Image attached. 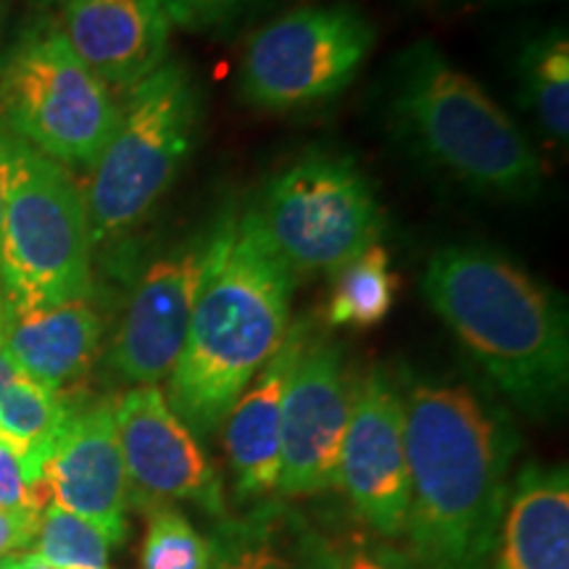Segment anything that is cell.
Masks as SVG:
<instances>
[{
  "mask_svg": "<svg viewBox=\"0 0 569 569\" xmlns=\"http://www.w3.org/2000/svg\"><path fill=\"white\" fill-rule=\"evenodd\" d=\"M130 501H190L206 515L224 517L222 482L190 427L169 407L159 386H134L113 403Z\"/></svg>",
  "mask_w": 569,
  "mask_h": 569,
  "instance_id": "7c38bea8",
  "label": "cell"
},
{
  "mask_svg": "<svg viewBox=\"0 0 569 569\" xmlns=\"http://www.w3.org/2000/svg\"><path fill=\"white\" fill-rule=\"evenodd\" d=\"M211 569H327L322 530L288 507H261L211 538Z\"/></svg>",
  "mask_w": 569,
  "mask_h": 569,
  "instance_id": "d6986e66",
  "label": "cell"
},
{
  "mask_svg": "<svg viewBox=\"0 0 569 569\" xmlns=\"http://www.w3.org/2000/svg\"><path fill=\"white\" fill-rule=\"evenodd\" d=\"M67 411L69 407L61 396L27 375H19L11 386L0 390V443L19 459L32 486H42V465L51 453Z\"/></svg>",
  "mask_w": 569,
  "mask_h": 569,
  "instance_id": "ffe728a7",
  "label": "cell"
},
{
  "mask_svg": "<svg viewBox=\"0 0 569 569\" xmlns=\"http://www.w3.org/2000/svg\"><path fill=\"white\" fill-rule=\"evenodd\" d=\"M9 17H11V0H0V46H3L6 24H9Z\"/></svg>",
  "mask_w": 569,
  "mask_h": 569,
  "instance_id": "1f68e13d",
  "label": "cell"
},
{
  "mask_svg": "<svg viewBox=\"0 0 569 569\" xmlns=\"http://www.w3.org/2000/svg\"><path fill=\"white\" fill-rule=\"evenodd\" d=\"M422 293L519 411L546 419L565 409L569 317L549 284L490 248L448 246L427 261Z\"/></svg>",
  "mask_w": 569,
  "mask_h": 569,
  "instance_id": "3957f363",
  "label": "cell"
},
{
  "mask_svg": "<svg viewBox=\"0 0 569 569\" xmlns=\"http://www.w3.org/2000/svg\"><path fill=\"white\" fill-rule=\"evenodd\" d=\"M0 569H9V567H6V565H3V561H0Z\"/></svg>",
  "mask_w": 569,
  "mask_h": 569,
  "instance_id": "e575fe53",
  "label": "cell"
},
{
  "mask_svg": "<svg viewBox=\"0 0 569 569\" xmlns=\"http://www.w3.org/2000/svg\"><path fill=\"white\" fill-rule=\"evenodd\" d=\"M19 375H24V372H21V369L17 367V361L11 359V353L6 351L3 338H0V390H3L6 386H11Z\"/></svg>",
  "mask_w": 569,
  "mask_h": 569,
  "instance_id": "f1b7e54d",
  "label": "cell"
},
{
  "mask_svg": "<svg viewBox=\"0 0 569 569\" xmlns=\"http://www.w3.org/2000/svg\"><path fill=\"white\" fill-rule=\"evenodd\" d=\"M140 569H211V540L180 509L156 503L148 511Z\"/></svg>",
  "mask_w": 569,
  "mask_h": 569,
  "instance_id": "cb8c5ba5",
  "label": "cell"
},
{
  "mask_svg": "<svg viewBox=\"0 0 569 569\" xmlns=\"http://www.w3.org/2000/svg\"><path fill=\"white\" fill-rule=\"evenodd\" d=\"M40 517L0 511V559L30 551Z\"/></svg>",
  "mask_w": 569,
  "mask_h": 569,
  "instance_id": "83f0119b",
  "label": "cell"
},
{
  "mask_svg": "<svg viewBox=\"0 0 569 569\" xmlns=\"http://www.w3.org/2000/svg\"><path fill=\"white\" fill-rule=\"evenodd\" d=\"M322 536L327 569H419L407 546L380 538L365 525Z\"/></svg>",
  "mask_w": 569,
  "mask_h": 569,
  "instance_id": "d4e9b609",
  "label": "cell"
},
{
  "mask_svg": "<svg viewBox=\"0 0 569 569\" xmlns=\"http://www.w3.org/2000/svg\"><path fill=\"white\" fill-rule=\"evenodd\" d=\"M407 549L419 569H486L511 493L517 432L465 382H403Z\"/></svg>",
  "mask_w": 569,
  "mask_h": 569,
  "instance_id": "6da1fadb",
  "label": "cell"
},
{
  "mask_svg": "<svg viewBox=\"0 0 569 569\" xmlns=\"http://www.w3.org/2000/svg\"><path fill=\"white\" fill-rule=\"evenodd\" d=\"M32 6H38V9H51V6L61 3V0H30Z\"/></svg>",
  "mask_w": 569,
  "mask_h": 569,
  "instance_id": "836d02e7",
  "label": "cell"
},
{
  "mask_svg": "<svg viewBox=\"0 0 569 569\" xmlns=\"http://www.w3.org/2000/svg\"><path fill=\"white\" fill-rule=\"evenodd\" d=\"M206 234L161 253L134 284L109 348V367L132 386L169 380L188 338L203 274Z\"/></svg>",
  "mask_w": 569,
  "mask_h": 569,
  "instance_id": "4fadbf2b",
  "label": "cell"
},
{
  "mask_svg": "<svg viewBox=\"0 0 569 569\" xmlns=\"http://www.w3.org/2000/svg\"><path fill=\"white\" fill-rule=\"evenodd\" d=\"M117 119L113 92L71 51L59 21L27 27L0 63V122L61 167L90 169Z\"/></svg>",
  "mask_w": 569,
  "mask_h": 569,
  "instance_id": "52a82bcc",
  "label": "cell"
},
{
  "mask_svg": "<svg viewBox=\"0 0 569 569\" xmlns=\"http://www.w3.org/2000/svg\"><path fill=\"white\" fill-rule=\"evenodd\" d=\"M375 40L372 19L343 0L282 13L248 40L238 74L240 101L261 111L330 101L356 80Z\"/></svg>",
  "mask_w": 569,
  "mask_h": 569,
  "instance_id": "9c48e42d",
  "label": "cell"
},
{
  "mask_svg": "<svg viewBox=\"0 0 569 569\" xmlns=\"http://www.w3.org/2000/svg\"><path fill=\"white\" fill-rule=\"evenodd\" d=\"M48 503L53 501L46 482H42V486H32V482L27 480L19 459L0 443V511L40 517Z\"/></svg>",
  "mask_w": 569,
  "mask_h": 569,
  "instance_id": "4316f807",
  "label": "cell"
},
{
  "mask_svg": "<svg viewBox=\"0 0 569 569\" xmlns=\"http://www.w3.org/2000/svg\"><path fill=\"white\" fill-rule=\"evenodd\" d=\"M296 277L269 251L248 211L206 234L203 274L167 401L193 436H211L290 330Z\"/></svg>",
  "mask_w": 569,
  "mask_h": 569,
  "instance_id": "7a4b0ae2",
  "label": "cell"
},
{
  "mask_svg": "<svg viewBox=\"0 0 569 569\" xmlns=\"http://www.w3.org/2000/svg\"><path fill=\"white\" fill-rule=\"evenodd\" d=\"M390 77V119L419 159L480 196L522 201L540 193L546 169L536 148L438 46L403 48Z\"/></svg>",
  "mask_w": 569,
  "mask_h": 569,
  "instance_id": "277c9868",
  "label": "cell"
},
{
  "mask_svg": "<svg viewBox=\"0 0 569 569\" xmlns=\"http://www.w3.org/2000/svg\"><path fill=\"white\" fill-rule=\"evenodd\" d=\"M0 288L3 309H42L90 296V222L69 169L0 122Z\"/></svg>",
  "mask_w": 569,
  "mask_h": 569,
  "instance_id": "5b68a950",
  "label": "cell"
},
{
  "mask_svg": "<svg viewBox=\"0 0 569 569\" xmlns=\"http://www.w3.org/2000/svg\"><path fill=\"white\" fill-rule=\"evenodd\" d=\"M201 122V90L182 61L167 59L124 92L84 190L92 246L132 232L180 174Z\"/></svg>",
  "mask_w": 569,
  "mask_h": 569,
  "instance_id": "8992f818",
  "label": "cell"
},
{
  "mask_svg": "<svg viewBox=\"0 0 569 569\" xmlns=\"http://www.w3.org/2000/svg\"><path fill=\"white\" fill-rule=\"evenodd\" d=\"M0 227H3V203H0ZM0 327H3V288H0Z\"/></svg>",
  "mask_w": 569,
  "mask_h": 569,
  "instance_id": "d6a6232c",
  "label": "cell"
},
{
  "mask_svg": "<svg viewBox=\"0 0 569 569\" xmlns=\"http://www.w3.org/2000/svg\"><path fill=\"white\" fill-rule=\"evenodd\" d=\"M3 561L6 567L9 569H56V567H51V565H42V561H38V559H32L30 553H11V557H6V559H0Z\"/></svg>",
  "mask_w": 569,
  "mask_h": 569,
  "instance_id": "f546056e",
  "label": "cell"
},
{
  "mask_svg": "<svg viewBox=\"0 0 569 569\" xmlns=\"http://www.w3.org/2000/svg\"><path fill=\"white\" fill-rule=\"evenodd\" d=\"M172 27L188 32L224 30L253 9L259 0H159Z\"/></svg>",
  "mask_w": 569,
  "mask_h": 569,
  "instance_id": "484cf974",
  "label": "cell"
},
{
  "mask_svg": "<svg viewBox=\"0 0 569 569\" xmlns=\"http://www.w3.org/2000/svg\"><path fill=\"white\" fill-rule=\"evenodd\" d=\"M493 553V569H569V475L565 465L519 469Z\"/></svg>",
  "mask_w": 569,
  "mask_h": 569,
  "instance_id": "ac0fdd59",
  "label": "cell"
},
{
  "mask_svg": "<svg viewBox=\"0 0 569 569\" xmlns=\"http://www.w3.org/2000/svg\"><path fill=\"white\" fill-rule=\"evenodd\" d=\"M306 338V322L290 327L280 351L253 377L224 417V453L240 501H264L280 482L282 398Z\"/></svg>",
  "mask_w": 569,
  "mask_h": 569,
  "instance_id": "2e32d148",
  "label": "cell"
},
{
  "mask_svg": "<svg viewBox=\"0 0 569 569\" xmlns=\"http://www.w3.org/2000/svg\"><path fill=\"white\" fill-rule=\"evenodd\" d=\"M42 482L56 507L90 522L111 546L124 543L130 486L111 401L67 411L42 465Z\"/></svg>",
  "mask_w": 569,
  "mask_h": 569,
  "instance_id": "5bb4252c",
  "label": "cell"
},
{
  "mask_svg": "<svg viewBox=\"0 0 569 569\" xmlns=\"http://www.w3.org/2000/svg\"><path fill=\"white\" fill-rule=\"evenodd\" d=\"M0 336L21 372L61 396L90 372L103 322L82 298L42 309H3Z\"/></svg>",
  "mask_w": 569,
  "mask_h": 569,
  "instance_id": "e0dca14e",
  "label": "cell"
},
{
  "mask_svg": "<svg viewBox=\"0 0 569 569\" xmlns=\"http://www.w3.org/2000/svg\"><path fill=\"white\" fill-rule=\"evenodd\" d=\"M353 386L340 346L303 340L282 398V498H309L338 486L340 446L351 417Z\"/></svg>",
  "mask_w": 569,
  "mask_h": 569,
  "instance_id": "8fae6325",
  "label": "cell"
},
{
  "mask_svg": "<svg viewBox=\"0 0 569 569\" xmlns=\"http://www.w3.org/2000/svg\"><path fill=\"white\" fill-rule=\"evenodd\" d=\"M248 217L296 280L340 272L386 230L372 182L330 153L303 156L274 174Z\"/></svg>",
  "mask_w": 569,
  "mask_h": 569,
  "instance_id": "ba28073f",
  "label": "cell"
},
{
  "mask_svg": "<svg viewBox=\"0 0 569 569\" xmlns=\"http://www.w3.org/2000/svg\"><path fill=\"white\" fill-rule=\"evenodd\" d=\"M336 488L343 490L365 528L388 540L407 536L409 467L403 443V393L388 369H369L359 386H353Z\"/></svg>",
  "mask_w": 569,
  "mask_h": 569,
  "instance_id": "30bf717a",
  "label": "cell"
},
{
  "mask_svg": "<svg viewBox=\"0 0 569 569\" xmlns=\"http://www.w3.org/2000/svg\"><path fill=\"white\" fill-rule=\"evenodd\" d=\"M63 38L111 92H127L169 59L172 21L159 0H61Z\"/></svg>",
  "mask_w": 569,
  "mask_h": 569,
  "instance_id": "9a60e30c",
  "label": "cell"
},
{
  "mask_svg": "<svg viewBox=\"0 0 569 569\" xmlns=\"http://www.w3.org/2000/svg\"><path fill=\"white\" fill-rule=\"evenodd\" d=\"M482 6H536V3H549V0H478Z\"/></svg>",
  "mask_w": 569,
  "mask_h": 569,
  "instance_id": "4dcf8cb0",
  "label": "cell"
},
{
  "mask_svg": "<svg viewBox=\"0 0 569 569\" xmlns=\"http://www.w3.org/2000/svg\"><path fill=\"white\" fill-rule=\"evenodd\" d=\"M519 96L553 142L569 138V38L565 27L538 34L519 56Z\"/></svg>",
  "mask_w": 569,
  "mask_h": 569,
  "instance_id": "44dd1931",
  "label": "cell"
},
{
  "mask_svg": "<svg viewBox=\"0 0 569 569\" xmlns=\"http://www.w3.org/2000/svg\"><path fill=\"white\" fill-rule=\"evenodd\" d=\"M398 280L390 269V253L380 243L369 246L365 253L336 272L327 322L332 327H367L380 325L396 303Z\"/></svg>",
  "mask_w": 569,
  "mask_h": 569,
  "instance_id": "7402d4cb",
  "label": "cell"
},
{
  "mask_svg": "<svg viewBox=\"0 0 569 569\" xmlns=\"http://www.w3.org/2000/svg\"><path fill=\"white\" fill-rule=\"evenodd\" d=\"M111 543L71 511L48 503L40 515L30 557L56 569H109Z\"/></svg>",
  "mask_w": 569,
  "mask_h": 569,
  "instance_id": "603a6c76",
  "label": "cell"
}]
</instances>
